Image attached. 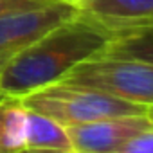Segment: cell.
<instances>
[{
    "label": "cell",
    "mask_w": 153,
    "mask_h": 153,
    "mask_svg": "<svg viewBox=\"0 0 153 153\" xmlns=\"http://www.w3.org/2000/svg\"><path fill=\"white\" fill-rule=\"evenodd\" d=\"M114 38L115 31L79 11L11 58L0 70V90L24 97L54 85L76 65L105 52Z\"/></svg>",
    "instance_id": "1"
},
{
    "label": "cell",
    "mask_w": 153,
    "mask_h": 153,
    "mask_svg": "<svg viewBox=\"0 0 153 153\" xmlns=\"http://www.w3.org/2000/svg\"><path fill=\"white\" fill-rule=\"evenodd\" d=\"M22 101L29 110L49 115L63 126L83 124L106 117L146 114V106L142 105L128 103L94 88L68 85L63 81L31 92L24 96Z\"/></svg>",
    "instance_id": "2"
},
{
    "label": "cell",
    "mask_w": 153,
    "mask_h": 153,
    "mask_svg": "<svg viewBox=\"0 0 153 153\" xmlns=\"http://www.w3.org/2000/svg\"><path fill=\"white\" fill-rule=\"evenodd\" d=\"M61 81L94 88L146 108L153 105V65L140 59L101 52L76 65Z\"/></svg>",
    "instance_id": "3"
},
{
    "label": "cell",
    "mask_w": 153,
    "mask_h": 153,
    "mask_svg": "<svg viewBox=\"0 0 153 153\" xmlns=\"http://www.w3.org/2000/svg\"><path fill=\"white\" fill-rule=\"evenodd\" d=\"M76 15H79L78 6H70L58 0H51L38 7L2 15L0 16V70L18 52Z\"/></svg>",
    "instance_id": "4"
},
{
    "label": "cell",
    "mask_w": 153,
    "mask_h": 153,
    "mask_svg": "<svg viewBox=\"0 0 153 153\" xmlns=\"http://www.w3.org/2000/svg\"><path fill=\"white\" fill-rule=\"evenodd\" d=\"M153 123L146 114L106 117L83 124L67 126L74 151L81 153H119L137 133Z\"/></svg>",
    "instance_id": "5"
},
{
    "label": "cell",
    "mask_w": 153,
    "mask_h": 153,
    "mask_svg": "<svg viewBox=\"0 0 153 153\" xmlns=\"http://www.w3.org/2000/svg\"><path fill=\"white\" fill-rule=\"evenodd\" d=\"M79 11L112 31L144 25L153 18V0H85Z\"/></svg>",
    "instance_id": "6"
},
{
    "label": "cell",
    "mask_w": 153,
    "mask_h": 153,
    "mask_svg": "<svg viewBox=\"0 0 153 153\" xmlns=\"http://www.w3.org/2000/svg\"><path fill=\"white\" fill-rule=\"evenodd\" d=\"M27 148V106L22 97L0 101V153H20Z\"/></svg>",
    "instance_id": "7"
},
{
    "label": "cell",
    "mask_w": 153,
    "mask_h": 153,
    "mask_svg": "<svg viewBox=\"0 0 153 153\" xmlns=\"http://www.w3.org/2000/svg\"><path fill=\"white\" fill-rule=\"evenodd\" d=\"M27 148L67 153L72 149L67 126L27 108Z\"/></svg>",
    "instance_id": "8"
},
{
    "label": "cell",
    "mask_w": 153,
    "mask_h": 153,
    "mask_svg": "<svg viewBox=\"0 0 153 153\" xmlns=\"http://www.w3.org/2000/svg\"><path fill=\"white\" fill-rule=\"evenodd\" d=\"M105 54L133 58L153 65V25H135L115 31V38Z\"/></svg>",
    "instance_id": "9"
},
{
    "label": "cell",
    "mask_w": 153,
    "mask_h": 153,
    "mask_svg": "<svg viewBox=\"0 0 153 153\" xmlns=\"http://www.w3.org/2000/svg\"><path fill=\"white\" fill-rule=\"evenodd\" d=\"M119 153H153V124L137 133Z\"/></svg>",
    "instance_id": "10"
},
{
    "label": "cell",
    "mask_w": 153,
    "mask_h": 153,
    "mask_svg": "<svg viewBox=\"0 0 153 153\" xmlns=\"http://www.w3.org/2000/svg\"><path fill=\"white\" fill-rule=\"evenodd\" d=\"M51 2V0H0V16L20 11V9H29V7H38Z\"/></svg>",
    "instance_id": "11"
},
{
    "label": "cell",
    "mask_w": 153,
    "mask_h": 153,
    "mask_svg": "<svg viewBox=\"0 0 153 153\" xmlns=\"http://www.w3.org/2000/svg\"><path fill=\"white\" fill-rule=\"evenodd\" d=\"M20 153H61V151H52V149H33V148H25Z\"/></svg>",
    "instance_id": "12"
},
{
    "label": "cell",
    "mask_w": 153,
    "mask_h": 153,
    "mask_svg": "<svg viewBox=\"0 0 153 153\" xmlns=\"http://www.w3.org/2000/svg\"><path fill=\"white\" fill-rule=\"evenodd\" d=\"M58 2H65V4H70V6H81L83 2H85V0H58Z\"/></svg>",
    "instance_id": "13"
},
{
    "label": "cell",
    "mask_w": 153,
    "mask_h": 153,
    "mask_svg": "<svg viewBox=\"0 0 153 153\" xmlns=\"http://www.w3.org/2000/svg\"><path fill=\"white\" fill-rule=\"evenodd\" d=\"M146 115H148V117H149V121H151V123H153V105H151V106H148V108H146Z\"/></svg>",
    "instance_id": "14"
},
{
    "label": "cell",
    "mask_w": 153,
    "mask_h": 153,
    "mask_svg": "<svg viewBox=\"0 0 153 153\" xmlns=\"http://www.w3.org/2000/svg\"><path fill=\"white\" fill-rule=\"evenodd\" d=\"M4 97H6V96H4V94H2V90H0V101H2V99H4Z\"/></svg>",
    "instance_id": "15"
},
{
    "label": "cell",
    "mask_w": 153,
    "mask_h": 153,
    "mask_svg": "<svg viewBox=\"0 0 153 153\" xmlns=\"http://www.w3.org/2000/svg\"><path fill=\"white\" fill-rule=\"evenodd\" d=\"M144 25H153V18H151V20H149L148 24H144Z\"/></svg>",
    "instance_id": "16"
},
{
    "label": "cell",
    "mask_w": 153,
    "mask_h": 153,
    "mask_svg": "<svg viewBox=\"0 0 153 153\" xmlns=\"http://www.w3.org/2000/svg\"><path fill=\"white\" fill-rule=\"evenodd\" d=\"M67 153H81V151H74V149H70V151H67Z\"/></svg>",
    "instance_id": "17"
}]
</instances>
